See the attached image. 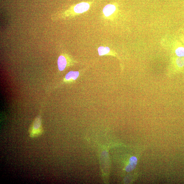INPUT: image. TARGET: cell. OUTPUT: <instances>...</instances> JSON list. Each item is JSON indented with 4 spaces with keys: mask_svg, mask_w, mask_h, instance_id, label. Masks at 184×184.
<instances>
[{
    "mask_svg": "<svg viewBox=\"0 0 184 184\" xmlns=\"http://www.w3.org/2000/svg\"><path fill=\"white\" fill-rule=\"evenodd\" d=\"M78 62L74 60L72 57L66 54H62L60 56L57 61L58 71L62 72L68 68L74 65Z\"/></svg>",
    "mask_w": 184,
    "mask_h": 184,
    "instance_id": "7a4b0ae2",
    "label": "cell"
},
{
    "mask_svg": "<svg viewBox=\"0 0 184 184\" xmlns=\"http://www.w3.org/2000/svg\"><path fill=\"white\" fill-rule=\"evenodd\" d=\"M175 53L178 57H184V47H179L175 50Z\"/></svg>",
    "mask_w": 184,
    "mask_h": 184,
    "instance_id": "52a82bcc",
    "label": "cell"
},
{
    "mask_svg": "<svg viewBox=\"0 0 184 184\" xmlns=\"http://www.w3.org/2000/svg\"><path fill=\"white\" fill-rule=\"evenodd\" d=\"M118 9L116 4L110 3L107 4L103 9V18L107 20L113 19L115 15H116Z\"/></svg>",
    "mask_w": 184,
    "mask_h": 184,
    "instance_id": "277c9868",
    "label": "cell"
},
{
    "mask_svg": "<svg viewBox=\"0 0 184 184\" xmlns=\"http://www.w3.org/2000/svg\"><path fill=\"white\" fill-rule=\"evenodd\" d=\"M99 55L100 56H111L117 57L116 53L107 47L100 46L98 49Z\"/></svg>",
    "mask_w": 184,
    "mask_h": 184,
    "instance_id": "5b68a950",
    "label": "cell"
},
{
    "mask_svg": "<svg viewBox=\"0 0 184 184\" xmlns=\"http://www.w3.org/2000/svg\"><path fill=\"white\" fill-rule=\"evenodd\" d=\"M87 69V67L79 71H70L66 74L61 81L55 86L52 89L59 88L64 85L73 83L85 72Z\"/></svg>",
    "mask_w": 184,
    "mask_h": 184,
    "instance_id": "6da1fadb",
    "label": "cell"
},
{
    "mask_svg": "<svg viewBox=\"0 0 184 184\" xmlns=\"http://www.w3.org/2000/svg\"><path fill=\"white\" fill-rule=\"evenodd\" d=\"M43 131L42 120L39 115L36 117L29 128L30 136L32 137H38L42 134Z\"/></svg>",
    "mask_w": 184,
    "mask_h": 184,
    "instance_id": "3957f363",
    "label": "cell"
},
{
    "mask_svg": "<svg viewBox=\"0 0 184 184\" xmlns=\"http://www.w3.org/2000/svg\"><path fill=\"white\" fill-rule=\"evenodd\" d=\"M176 64L179 67H183L184 66V58L183 57H178L176 59Z\"/></svg>",
    "mask_w": 184,
    "mask_h": 184,
    "instance_id": "ba28073f",
    "label": "cell"
},
{
    "mask_svg": "<svg viewBox=\"0 0 184 184\" xmlns=\"http://www.w3.org/2000/svg\"><path fill=\"white\" fill-rule=\"evenodd\" d=\"M137 160L136 157L132 156L130 158L129 164L126 166L125 170L126 172H130L135 168L137 164Z\"/></svg>",
    "mask_w": 184,
    "mask_h": 184,
    "instance_id": "8992f818",
    "label": "cell"
}]
</instances>
